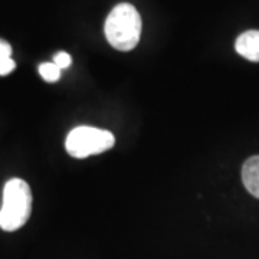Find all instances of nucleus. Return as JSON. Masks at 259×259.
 I'll return each mask as SVG.
<instances>
[{"label":"nucleus","instance_id":"nucleus-1","mask_svg":"<svg viewBox=\"0 0 259 259\" xmlns=\"http://www.w3.org/2000/svg\"><path fill=\"white\" fill-rule=\"evenodd\" d=\"M141 36V18L130 3H120L110 12L105 20V37L118 51L128 52L139 45Z\"/></svg>","mask_w":259,"mask_h":259},{"label":"nucleus","instance_id":"nucleus-2","mask_svg":"<svg viewBox=\"0 0 259 259\" xmlns=\"http://www.w3.org/2000/svg\"><path fill=\"white\" fill-rule=\"evenodd\" d=\"M32 212V192L22 179H10L3 189V204L0 209V228L15 232L28 222Z\"/></svg>","mask_w":259,"mask_h":259},{"label":"nucleus","instance_id":"nucleus-3","mask_svg":"<svg viewBox=\"0 0 259 259\" xmlns=\"http://www.w3.org/2000/svg\"><path fill=\"white\" fill-rule=\"evenodd\" d=\"M115 144V137L108 130L95 128L90 125H79L66 137L65 147L69 156L85 158L110 150Z\"/></svg>","mask_w":259,"mask_h":259},{"label":"nucleus","instance_id":"nucleus-4","mask_svg":"<svg viewBox=\"0 0 259 259\" xmlns=\"http://www.w3.org/2000/svg\"><path fill=\"white\" fill-rule=\"evenodd\" d=\"M235 49L245 59L259 62V30H246L238 36Z\"/></svg>","mask_w":259,"mask_h":259},{"label":"nucleus","instance_id":"nucleus-5","mask_svg":"<svg viewBox=\"0 0 259 259\" xmlns=\"http://www.w3.org/2000/svg\"><path fill=\"white\" fill-rule=\"evenodd\" d=\"M242 182L246 190L259 199V156L249 157L243 163Z\"/></svg>","mask_w":259,"mask_h":259},{"label":"nucleus","instance_id":"nucleus-6","mask_svg":"<svg viewBox=\"0 0 259 259\" xmlns=\"http://www.w3.org/2000/svg\"><path fill=\"white\" fill-rule=\"evenodd\" d=\"M39 74L47 82H56L61 78V69L54 62H44L39 65Z\"/></svg>","mask_w":259,"mask_h":259},{"label":"nucleus","instance_id":"nucleus-7","mask_svg":"<svg viewBox=\"0 0 259 259\" xmlns=\"http://www.w3.org/2000/svg\"><path fill=\"white\" fill-rule=\"evenodd\" d=\"M54 64L62 71V69H66V68H69L71 64H72V58L69 54H66V52H58L55 56H54Z\"/></svg>","mask_w":259,"mask_h":259},{"label":"nucleus","instance_id":"nucleus-8","mask_svg":"<svg viewBox=\"0 0 259 259\" xmlns=\"http://www.w3.org/2000/svg\"><path fill=\"white\" fill-rule=\"evenodd\" d=\"M16 68V64L12 58L0 59V75H9Z\"/></svg>","mask_w":259,"mask_h":259},{"label":"nucleus","instance_id":"nucleus-9","mask_svg":"<svg viewBox=\"0 0 259 259\" xmlns=\"http://www.w3.org/2000/svg\"><path fill=\"white\" fill-rule=\"evenodd\" d=\"M10 56H12V47L6 40L0 39V59L10 58Z\"/></svg>","mask_w":259,"mask_h":259}]
</instances>
